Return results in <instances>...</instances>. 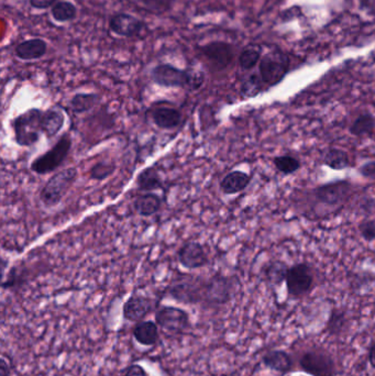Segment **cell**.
Wrapping results in <instances>:
<instances>
[{"mask_svg": "<svg viewBox=\"0 0 375 376\" xmlns=\"http://www.w3.org/2000/svg\"><path fill=\"white\" fill-rule=\"evenodd\" d=\"M146 25L130 13H119L109 19V29L119 37H140Z\"/></svg>", "mask_w": 375, "mask_h": 376, "instance_id": "4fadbf2b", "label": "cell"}, {"mask_svg": "<svg viewBox=\"0 0 375 376\" xmlns=\"http://www.w3.org/2000/svg\"><path fill=\"white\" fill-rule=\"evenodd\" d=\"M71 148H72V138L69 134H64L52 148H50L49 151L33 160L30 166L31 171L39 175H45L57 171V168L64 163Z\"/></svg>", "mask_w": 375, "mask_h": 376, "instance_id": "5b68a950", "label": "cell"}, {"mask_svg": "<svg viewBox=\"0 0 375 376\" xmlns=\"http://www.w3.org/2000/svg\"><path fill=\"white\" fill-rule=\"evenodd\" d=\"M261 76L260 74H251L243 79L241 84V95L245 98H255L262 90Z\"/></svg>", "mask_w": 375, "mask_h": 376, "instance_id": "1f68e13d", "label": "cell"}, {"mask_svg": "<svg viewBox=\"0 0 375 376\" xmlns=\"http://www.w3.org/2000/svg\"><path fill=\"white\" fill-rule=\"evenodd\" d=\"M289 267L287 263L282 261H273L265 267V277L267 282L273 286H279L284 281L287 280V271Z\"/></svg>", "mask_w": 375, "mask_h": 376, "instance_id": "f1b7e54d", "label": "cell"}, {"mask_svg": "<svg viewBox=\"0 0 375 376\" xmlns=\"http://www.w3.org/2000/svg\"><path fill=\"white\" fill-rule=\"evenodd\" d=\"M10 373H11V368L5 359V356H3L0 358V376H10Z\"/></svg>", "mask_w": 375, "mask_h": 376, "instance_id": "60d3db41", "label": "cell"}, {"mask_svg": "<svg viewBox=\"0 0 375 376\" xmlns=\"http://www.w3.org/2000/svg\"><path fill=\"white\" fill-rule=\"evenodd\" d=\"M21 278H23L21 273H19V271L17 270V266H13L10 270V272L8 273L7 278L4 280L1 287H3L4 290H13V288H16V287L21 284V282H23Z\"/></svg>", "mask_w": 375, "mask_h": 376, "instance_id": "d590c367", "label": "cell"}, {"mask_svg": "<svg viewBox=\"0 0 375 376\" xmlns=\"http://www.w3.org/2000/svg\"><path fill=\"white\" fill-rule=\"evenodd\" d=\"M116 171V165L110 162H97L89 170V178L94 181H105Z\"/></svg>", "mask_w": 375, "mask_h": 376, "instance_id": "d6a6232c", "label": "cell"}, {"mask_svg": "<svg viewBox=\"0 0 375 376\" xmlns=\"http://www.w3.org/2000/svg\"><path fill=\"white\" fill-rule=\"evenodd\" d=\"M289 57L281 51L267 53L260 59L259 74L263 84L269 87L279 84L289 73Z\"/></svg>", "mask_w": 375, "mask_h": 376, "instance_id": "8992f818", "label": "cell"}, {"mask_svg": "<svg viewBox=\"0 0 375 376\" xmlns=\"http://www.w3.org/2000/svg\"><path fill=\"white\" fill-rule=\"evenodd\" d=\"M200 54L205 57L208 65L214 71H224L227 69L235 57L233 47L229 43L214 41L200 47Z\"/></svg>", "mask_w": 375, "mask_h": 376, "instance_id": "7c38bea8", "label": "cell"}, {"mask_svg": "<svg viewBox=\"0 0 375 376\" xmlns=\"http://www.w3.org/2000/svg\"><path fill=\"white\" fill-rule=\"evenodd\" d=\"M178 262L188 270H197L209 262L205 247L196 241L184 243L178 251Z\"/></svg>", "mask_w": 375, "mask_h": 376, "instance_id": "9a60e30c", "label": "cell"}, {"mask_svg": "<svg viewBox=\"0 0 375 376\" xmlns=\"http://www.w3.org/2000/svg\"><path fill=\"white\" fill-rule=\"evenodd\" d=\"M323 162L333 171H343L350 168L349 154L338 148H328L323 155Z\"/></svg>", "mask_w": 375, "mask_h": 376, "instance_id": "d4e9b609", "label": "cell"}, {"mask_svg": "<svg viewBox=\"0 0 375 376\" xmlns=\"http://www.w3.org/2000/svg\"><path fill=\"white\" fill-rule=\"evenodd\" d=\"M262 362L269 369L275 370L281 374H287L293 370V358L283 350H272L262 358Z\"/></svg>", "mask_w": 375, "mask_h": 376, "instance_id": "ffe728a7", "label": "cell"}, {"mask_svg": "<svg viewBox=\"0 0 375 376\" xmlns=\"http://www.w3.org/2000/svg\"><path fill=\"white\" fill-rule=\"evenodd\" d=\"M360 8L370 16H375V0H360Z\"/></svg>", "mask_w": 375, "mask_h": 376, "instance_id": "ab89813d", "label": "cell"}, {"mask_svg": "<svg viewBox=\"0 0 375 376\" xmlns=\"http://www.w3.org/2000/svg\"><path fill=\"white\" fill-rule=\"evenodd\" d=\"M42 117V110L31 108L13 119L11 126L18 146L28 148L38 143L43 134Z\"/></svg>", "mask_w": 375, "mask_h": 376, "instance_id": "3957f363", "label": "cell"}, {"mask_svg": "<svg viewBox=\"0 0 375 376\" xmlns=\"http://www.w3.org/2000/svg\"><path fill=\"white\" fill-rule=\"evenodd\" d=\"M150 114L152 122L162 130H174L183 122V114L174 107L156 106Z\"/></svg>", "mask_w": 375, "mask_h": 376, "instance_id": "2e32d148", "label": "cell"}, {"mask_svg": "<svg viewBox=\"0 0 375 376\" xmlns=\"http://www.w3.org/2000/svg\"><path fill=\"white\" fill-rule=\"evenodd\" d=\"M47 51V43L45 40L35 37V39L25 40L16 47L15 55L23 61H35L42 59Z\"/></svg>", "mask_w": 375, "mask_h": 376, "instance_id": "e0dca14e", "label": "cell"}, {"mask_svg": "<svg viewBox=\"0 0 375 376\" xmlns=\"http://www.w3.org/2000/svg\"><path fill=\"white\" fill-rule=\"evenodd\" d=\"M251 183V176L242 171L227 174L220 182V189L225 195H236L245 191Z\"/></svg>", "mask_w": 375, "mask_h": 376, "instance_id": "d6986e66", "label": "cell"}, {"mask_svg": "<svg viewBox=\"0 0 375 376\" xmlns=\"http://www.w3.org/2000/svg\"><path fill=\"white\" fill-rule=\"evenodd\" d=\"M64 124L65 116L61 109L50 108L43 112L42 132L47 139L57 136Z\"/></svg>", "mask_w": 375, "mask_h": 376, "instance_id": "44dd1931", "label": "cell"}, {"mask_svg": "<svg viewBox=\"0 0 375 376\" xmlns=\"http://www.w3.org/2000/svg\"><path fill=\"white\" fill-rule=\"evenodd\" d=\"M261 47L259 45H249L242 49L239 55V65L243 71H251L257 66L261 59Z\"/></svg>", "mask_w": 375, "mask_h": 376, "instance_id": "83f0119b", "label": "cell"}, {"mask_svg": "<svg viewBox=\"0 0 375 376\" xmlns=\"http://www.w3.org/2000/svg\"><path fill=\"white\" fill-rule=\"evenodd\" d=\"M375 131V117L370 112L359 114L351 122L349 132L354 136H372Z\"/></svg>", "mask_w": 375, "mask_h": 376, "instance_id": "cb8c5ba5", "label": "cell"}, {"mask_svg": "<svg viewBox=\"0 0 375 376\" xmlns=\"http://www.w3.org/2000/svg\"><path fill=\"white\" fill-rule=\"evenodd\" d=\"M353 193V185L347 180L333 181L317 186L313 191V197L327 206H341L348 201Z\"/></svg>", "mask_w": 375, "mask_h": 376, "instance_id": "8fae6325", "label": "cell"}, {"mask_svg": "<svg viewBox=\"0 0 375 376\" xmlns=\"http://www.w3.org/2000/svg\"><path fill=\"white\" fill-rule=\"evenodd\" d=\"M275 168L283 175H292L296 173L301 168V164L299 158L292 155L277 156L273 160Z\"/></svg>", "mask_w": 375, "mask_h": 376, "instance_id": "4dcf8cb0", "label": "cell"}, {"mask_svg": "<svg viewBox=\"0 0 375 376\" xmlns=\"http://www.w3.org/2000/svg\"><path fill=\"white\" fill-rule=\"evenodd\" d=\"M122 376H152L144 366L140 364H131L130 366L127 368Z\"/></svg>", "mask_w": 375, "mask_h": 376, "instance_id": "74e56055", "label": "cell"}, {"mask_svg": "<svg viewBox=\"0 0 375 376\" xmlns=\"http://www.w3.org/2000/svg\"><path fill=\"white\" fill-rule=\"evenodd\" d=\"M77 175L79 173L75 168H65L53 174L40 192V201L47 208L59 205L74 185Z\"/></svg>", "mask_w": 375, "mask_h": 376, "instance_id": "277c9868", "label": "cell"}, {"mask_svg": "<svg viewBox=\"0 0 375 376\" xmlns=\"http://www.w3.org/2000/svg\"><path fill=\"white\" fill-rule=\"evenodd\" d=\"M359 233L362 235L364 240L371 242L375 240V221L374 219H367L360 223L358 227Z\"/></svg>", "mask_w": 375, "mask_h": 376, "instance_id": "e575fe53", "label": "cell"}, {"mask_svg": "<svg viewBox=\"0 0 375 376\" xmlns=\"http://www.w3.org/2000/svg\"><path fill=\"white\" fill-rule=\"evenodd\" d=\"M30 5L35 9H47L52 8L57 4V0H29Z\"/></svg>", "mask_w": 375, "mask_h": 376, "instance_id": "f35d334b", "label": "cell"}, {"mask_svg": "<svg viewBox=\"0 0 375 376\" xmlns=\"http://www.w3.org/2000/svg\"><path fill=\"white\" fill-rule=\"evenodd\" d=\"M205 282L198 275L180 274L168 285L166 294L180 304L202 305Z\"/></svg>", "mask_w": 375, "mask_h": 376, "instance_id": "7a4b0ae2", "label": "cell"}, {"mask_svg": "<svg viewBox=\"0 0 375 376\" xmlns=\"http://www.w3.org/2000/svg\"><path fill=\"white\" fill-rule=\"evenodd\" d=\"M359 174L367 180H375V161L363 163L359 168Z\"/></svg>", "mask_w": 375, "mask_h": 376, "instance_id": "8d00e7d4", "label": "cell"}, {"mask_svg": "<svg viewBox=\"0 0 375 376\" xmlns=\"http://www.w3.org/2000/svg\"><path fill=\"white\" fill-rule=\"evenodd\" d=\"M233 294V283L225 275L215 274L205 282L202 304L207 307H219L228 304Z\"/></svg>", "mask_w": 375, "mask_h": 376, "instance_id": "30bf717a", "label": "cell"}, {"mask_svg": "<svg viewBox=\"0 0 375 376\" xmlns=\"http://www.w3.org/2000/svg\"><path fill=\"white\" fill-rule=\"evenodd\" d=\"M154 300L144 295L134 294L129 297L124 304L122 315L125 319L130 322H140L146 320V316L154 312Z\"/></svg>", "mask_w": 375, "mask_h": 376, "instance_id": "5bb4252c", "label": "cell"}, {"mask_svg": "<svg viewBox=\"0 0 375 376\" xmlns=\"http://www.w3.org/2000/svg\"><path fill=\"white\" fill-rule=\"evenodd\" d=\"M51 15L57 23H69L76 18L77 8L71 1L62 0V1H57L51 8Z\"/></svg>", "mask_w": 375, "mask_h": 376, "instance_id": "4316f807", "label": "cell"}, {"mask_svg": "<svg viewBox=\"0 0 375 376\" xmlns=\"http://www.w3.org/2000/svg\"><path fill=\"white\" fill-rule=\"evenodd\" d=\"M299 366L304 372L313 376H336V362L328 351L321 349L308 350L301 354Z\"/></svg>", "mask_w": 375, "mask_h": 376, "instance_id": "52a82bcc", "label": "cell"}, {"mask_svg": "<svg viewBox=\"0 0 375 376\" xmlns=\"http://www.w3.org/2000/svg\"><path fill=\"white\" fill-rule=\"evenodd\" d=\"M369 361H370L373 369H375V342L371 346L370 351H369Z\"/></svg>", "mask_w": 375, "mask_h": 376, "instance_id": "b9f144b4", "label": "cell"}, {"mask_svg": "<svg viewBox=\"0 0 375 376\" xmlns=\"http://www.w3.org/2000/svg\"><path fill=\"white\" fill-rule=\"evenodd\" d=\"M139 3L149 11L154 13H164L172 8L175 0H139Z\"/></svg>", "mask_w": 375, "mask_h": 376, "instance_id": "836d02e7", "label": "cell"}, {"mask_svg": "<svg viewBox=\"0 0 375 376\" xmlns=\"http://www.w3.org/2000/svg\"><path fill=\"white\" fill-rule=\"evenodd\" d=\"M151 79L154 84L168 88H184L197 90L204 84V73L192 69H182L168 63L156 65L151 69Z\"/></svg>", "mask_w": 375, "mask_h": 376, "instance_id": "6da1fadb", "label": "cell"}, {"mask_svg": "<svg viewBox=\"0 0 375 376\" xmlns=\"http://www.w3.org/2000/svg\"><path fill=\"white\" fill-rule=\"evenodd\" d=\"M99 96L95 93H79L75 94L69 102V106L74 114H85V112L92 110L97 102H98Z\"/></svg>", "mask_w": 375, "mask_h": 376, "instance_id": "484cf974", "label": "cell"}, {"mask_svg": "<svg viewBox=\"0 0 375 376\" xmlns=\"http://www.w3.org/2000/svg\"><path fill=\"white\" fill-rule=\"evenodd\" d=\"M161 206H162L161 197L154 193L137 196L134 201V211L142 217H151V216L156 215L160 211Z\"/></svg>", "mask_w": 375, "mask_h": 376, "instance_id": "7402d4cb", "label": "cell"}, {"mask_svg": "<svg viewBox=\"0 0 375 376\" xmlns=\"http://www.w3.org/2000/svg\"><path fill=\"white\" fill-rule=\"evenodd\" d=\"M132 336L139 344L144 346H152L158 343L160 339V331L156 322L144 320L137 322L132 329Z\"/></svg>", "mask_w": 375, "mask_h": 376, "instance_id": "ac0fdd59", "label": "cell"}, {"mask_svg": "<svg viewBox=\"0 0 375 376\" xmlns=\"http://www.w3.org/2000/svg\"><path fill=\"white\" fill-rule=\"evenodd\" d=\"M287 287L289 296L292 298H301L311 292L315 282L313 269L308 263H296L287 271Z\"/></svg>", "mask_w": 375, "mask_h": 376, "instance_id": "ba28073f", "label": "cell"}, {"mask_svg": "<svg viewBox=\"0 0 375 376\" xmlns=\"http://www.w3.org/2000/svg\"><path fill=\"white\" fill-rule=\"evenodd\" d=\"M348 326L346 312L341 310H333L326 324V330L331 336L342 334Z\"/></svg>", "mask_w": 375, "mask_h": 376, "instance_id": "f546056e", "label": "cell"}, {"mask_svg": "<svg viewBox=\"0 0 375 376\" xmlns=\"http://www.w3.org/2000/svg\"><path fill=\"white\" fill-rule=\"evenodd\" d=\"M158 328L166 334H183L190 329V314L183 308L175 306H161L156 312Z\"/></svg>", "mask_w": 375, "mask_h": 376, "instance_id": "9c48e42d", "label": "cell"}, {"mask_svg": "<svg viewBox=\"0 0 375 376\" xmlns=\"http://www.w3.org/2000/svg\"><path fill=\"white\" fill-rule=\"evenodd\" d=\"M138 189L142 192L156 191L163 188V180L156 168H146L137 177Z\"/></svg>", "mask_w": 375, "mask_h": 376, "instance_id": "603a6c76", "label": "cell"}]
</instances>
